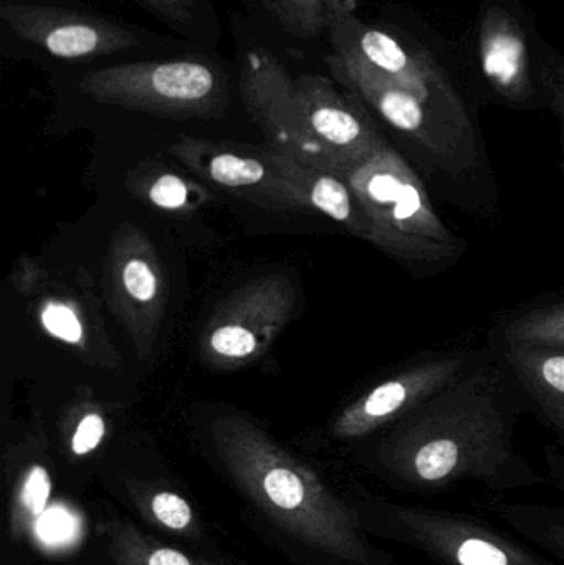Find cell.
Segmentation results:
<instances>
[{
  "label": "cell",
  "instance_id": "obj_1",
  "mask_svg": "<svg viewBox=\"0 0 564 565\" xmlns=\"http://www.w3.org/2000/svg\"><path fill=\"white\" fill-rule=\"evenodd\" d=\"M525 395L496 352L406 417L381 431L371 461L394 490L414 498L473 483L496 491L532 490L540 477L515 444Z\"/></svg>",
  "mask_w": 564,
  "mask_h": 565
},
{
  "label": "cell",
  "instance_id": "obj_2",
  "mask_svg": "<svg viewBox=\"0 0 564 565\" xmlns=\"http://www.w3.org/2000/svg\"><path fill=\"white\" fill-rule=\"evenodd\" d=\"M215 447L238 483L298 536L343 565H391L393 556L366 540L354 508L334 500L313 471L281 450L247 418H219Z\"/></svg>",
  "mask_w": 564,
  "mask_h": 565
},
{
  "label": "cell",
  "instance_id": "obj_3",
  "mask_svg": "<svg viewBox=\"0 0 564 565\" xmlns=\"http://www.w3.org/2000/svg\"><path fill=\"white\" fill-rule=\"evenodd\" d=\"M347 178L370 221L371 244L404 267L433 274L466 252L467 242L444 224L423 179L390 142Z\"/></svg>",
  "mask_w": 564,
  "mask_h": 565
},
{
  "label": "cell",
  "instance_id": "obj_4",
  "mask_svg": "<svg viewBox=\"0 0 564 565\" xmlns=\"http://www.w3.org/2000/svg\"><path fill=\"white\" fill-rule=\"evenodd\" d=\"M331 75L363 105L370 106L413 149L424 174L457 194L490 178L477 132L466 131L434 111L413 93L351 56H327Z\"/></svg>",
  "mask_w": 564,
  "mask_h": 565
},
{
  "label": "cell",
  "instance_id": "obj_5",
  "mask_svg": "<svg viewBox=\"0 0 564 565\" xmlns=\"http://www.w3.org/2000/svg\"><path fill=\"white\" fill-rule=\"evenodd\" d=\"M354 510L364 533L403 544L436 565H562L509 527L477 514L386 500Z\"/></svg>",
  "mask_w": 564,
  "mask_h": 565
},
{
  "label": "cell",
  "instance_id": "obj_6",
  "mask_svg": "<svg viewBox=\"0 0 564 565\" xmlns=\"http://www.w3.org/2000/svg\"><path fill=\"white\" fill-rule=\"evenodd\" d=\"M79 92L102 105L156 118L211 119L227 109V76L198 58L138 62L86 73Z\"/></svg>",
  "mask_w": 564,
  "mask_h": 565
},
{
  "label": "cell",
  "instance_id": "obj_7",
  "mask_svg": "<svg viewBox=\"0 0 564 565\" xmlns=\"http://www.w3.org/2000/svg\"><path fill=\"white\" fill-rule=\"evenodd\" d=\"M334 53L366 63L444 118L477 132L462 96L433 56L358 19L350 0H324Z\"/></svg>",
  "mask_w": 564,
  "mask_h": 565
},
{
  "label": "cell",
  "instance_id": "obj_8",
  "mask_svg": "<svg viewBox=\"0 0 564 565\" xmlns=\"http://www.w3.org/2000/svg\"><path fill=\"white\" fill-rule=\"evenodd\" d=\"M290 278L270 274L235 289L209 318L199 342L207 367L237 371L260 361L297 309Z\"/></svg>",
  "mask_w": 564,
  "mask_h": 565
},
{
  "label": "cell",
  "instance_id": "obj_9",
  "mask_svg": "<svg viewBox=\"0 0 564 565\" xmlns=\"http://www.w3.org/2000/svg\"><path fill=\"white\" fill-rule=\"evenodd\" d=\"M103 288L109 311L128 332L136 354L148 359L164 321L169 285L161 255L136 225H121L113 234Z\"/></svg>",
  "mask_w": 564,
  "mask_h": 565
},
{
  "label": "cell",
  "instance_id": "obj_10",
  "mask_svg": "<svg viewBox=\"0 0 564 565\" xmlns=\"http://www.w3.org/2000/svg\"><path fill=\"white\" fill-rule=\"evenodd\" d=\"M294 86L301 128L321 168L347 175L390 142L363 103L351 93L341 95L327 76L305 73Z\"/></svg>",
  "mask_w": 564,
  "mask_h": 565
},
{
  "label": "cell",
  "instance_id": "obj_11",
  "mask_svg": "<svg viewBox=\"0 0 564 565\" xmlns=\"http://www.w3.org/2000/svg\"><path fill=\"white\" fill-rule=\"evenodd\" d=\"M172 156L215 188L274 211H308L297 189L278 171L267 145L245 146L179 136Z\"/></svg>",
  "mask_w": 564,
  "mask_h": 565
},
{
  "label": "cell",
  "instance_id": "obj_12",
  "mask_svg": "<svg viewBox=\"0 0 564 565\" xmlns=\"http://www.w3.org/2000/svg\"><path fill=\"white\" fill-rule=\"evenodd\" d=\"M13 286L20 295L29 296L35 305L40 328L79 359L98 367H115L116 354L99 315L95 292L78 286L53 282L30 258L17 262Z\"/></svg>",
  "mask_w": 564,
  "mask_h": 565
},
{
  "label": "cell",
  "instance_id": "obj_13",
  "mask_svg": "<svg viewBox=\"0 0 564 565\" xmlns=\"http://www.w3.org/2000/svg\"><path fill=\"white\" fill-rule=\"evenodd\" d=\"M479 355L476 352L434 355L384 379L338 415L334 437L360 440L386 430L469 371Z\"/></svg>",
  "mask_w": 564,
  "mask_h": 565
},
{
  "label": "cell",
  "instance_id": "obj_14",
  "mask_svg": "<svg viewBox=\"0 0 564 565\" xmlns=\"http://www.w3.org/2000/svg\"><path fill=\"white\" fill-rule=\"evenodd\" d=\"M0 17L23 42L33 43L58 58H92L113 55L139 45L125 26L73 10L12 3Z\"/></svg>",
  "mask_w": 564,
  "mask_h": 565
},
{
  "label": "cell",
  "instance_id": "obj_15",
  "mask_svg": "<svg viewBox=\"0 0 564 565\" xmlns=\"http://www.w3.org/2000/svg\"><path fill=\"white\" fill-rule=\"evenodd\" d=\"M241 93L245 109L260 126L268 146L320 166L298 118L294 78L267 50H252L245 56Z\"/></svg>",
  "mask_w": 564,
  "mask_h": 565
},
{
  "label": "cell",
  "instance_id": "obj_16",
  "mask_svg": "<svg viewBox=\"0 0 564 565\" xmlns=\"http://www.w3.org/2000/svg\"><path fill=\"white\" fill-rule=\"evenodd\" d=\"M493 352L522 388L529 411L555 435L546 445V477L564 493V351L493 344Z\"/></svg>",
  "mask_w": 564,
  "mask_h": 565
},
{
  "label": "cell",
  "instance_id": "obj_17",
  "mask_svg": "<svg viewBox=\"0 0 564 565\" xmlns=\"http://www.w3.org/2000/svg\"><path fill=\"white\" fill-rule=\"evenodd\" d=\"M480 62L493 89L512 105L535 98L526 35L519 19L502 7H490L479 29Z\"/></svg>",
  "mask_w": 564,
  "mask_h": 565
},
{
  "label": "cell",
  "instance_id": "obj_18",
  "mask_svg": "<svg viewBox=\"0 0 564 565\" xmlns=\"http://www.w3.org/2000/svg\"><path fill=\"white\" fill-rule=\"evenodd\" d=\"M278 171L297 189L308 211L320 212L361 241H373L370 221L347 175L308 164L288 152L267 145Z\"/></svg>",
  "mask_w": 564,
  "mask_h": 565
},
{
  "label": "cell",
  "instance_id": "obj_19",
  "mask_svg": "<svg viewBox=\"0 0 564 565\" xmlns=\"http://www.w3.org/2000/svg\"><path fill=\"white\" fill-rule=\"evenodd\" d=\"M487 511L526 543L564 565V507L497 500L487 504Z\"/></svg>",
  "mask_w": 564,
  "mask_h": 565
},
{
  "label": "cell",
  "instance_id": "obj_20",
  "mask_svg": "<svg viewBox=\"0 0 564 565\" xmlns=\"http://www.w3.org/2000/svg\"><path fill=\"white\" fill-rule=\"evenodd\" d=\"M128 188L139 201L166 214H192L211 201L202 185L162 164L139 166L129 174Z\"/></svg>",
  "mask_w": 564,
  "mask_h": 565
},
{
  "label": "cell",
  "instance_id": "obj_21",
  "mask_svg": "<svg viewBox=\"0 0 564 565\" xmlns=\"http://www.w3.org/2000/svg\"><path fill=\"white\" fill-rule=\"evenodd\" d=\"M492 341L499 345H532L564 351V299L532 306L509 316L497 326Z\"/></svg>",
  "mask_w": 564,
  "mask_h": 565
},
{
  "label": "cell",
  "instance_id": "obj_22",
  "mask_svg": "<svg viewBox=\"0 0 564 565\" xmlns=\"http://www.w3.org/2000/svg\"><path fill=\"white\" fill-rule=\"evenodd\" d=\"M290 35L313 39L328 30L324 0H262Z\"/></svg>",
  "mask_w": 564,
  "mask_h": 565
},
{
  "label": "cell",
  "instance_id": "obj_23",
  "mask_svg": "<svg viewBox=\"0 0 564 565\" xmlns=\"http://www.w3.org/2000/svg\"><path fill=\"white\" fill-rule=\"evenodd\" d=\"M92 392L86 391V401L76 402L73 411L76 414L70 447L78 457L92 454L102 444L106 435V418L102 408L92 401Z\"/></svg>",
  "mask_w": 564,
  "mask_h": 565
},
{
  "label": "cell",
  "instance_id": "obj_24",
  "mask_svg": "<svg viewBox=\"0 0 564 565\" xmlns=\"http://www.w3.org/2000/svg\"><path fill=\"white\" fill-rule=\"evenodd\" d=\"M540 86L550 108L558 118L564 146V56L542 43L539 65Z\"/></svg>",
  "mask_w": 564,
  "mask_h": 565
},
{
  "label": "cell",
  "instance_id": "obj_25",
  "mask_svg": "<svg viewBox=\"0 0 564 565\" xmlns=\"http://www.w3.org/2000/svg\"><path fill=\"white\" fill-rule=\"evenodd\" d=\"M52 491L49 471L42 465H33L26 473L25 483L22 488V504L32 520H40L46 508V501Z\"/></svg>",
  "mask_w": 564,
  "mask_h": 565
},
{
  "label": "cell",
  "instance_id": "obj_26",
  "mask_svg": "<svg viewBox=\"0 0 564 565\" xmlns=\"http://www.w3.org/2000/svg\"><path fill=\"white\" fill-rule=\"evenodd\" d=\"M152 513L159 523L169 530L182 531L191 524L192 511L181 497L174 493H159L152 500Z\"/></svg>",
  "mask_w": 564,
  "mask_h": 565
},
{
  "label": "cell",
  "instance_id": "obj_27",
  "mask_svg": "<svg viewBox=\"0 0 564 565\" xmlns=\"http://www.w3.org/2000/svg\"><path fill=\"white\" fill-rule=\"evenodd\" d=\"M142 2L174 26H188L192 22L194 0H142Z\"/></svg>",
  "mask_w": 564,
  "mask_h": 565
},
{
  "label": "cell",
  "instance_id": "obj_28",
  "mask_svg": "<svg viewBox=\"0 0 564 565\" xmlns=\"http://www.w3.org/2000/svg\"><path fill=\"white\" fill-rule=\"evenodd\" d=\"M146 565H194L189 557L169 547H155L146 557Z\"/></svg>",
  "mask_w": 564,
  "mask_h": 565
},
{
  "label": "cell",
  "instance_id": "obj_29",
  "mask_svg": "<svg viewBox=\"0 0 564 565\" xmlns=\"http://www.w3.org/2000/svg\"><path fill=\"white\" fill-rule=\"evenodd\" d=\"M43 534L49 540H58V537L65 536V527H70L68 520L63 514L50 513L49 516L45 518V523H43Z\"/></svg>",
  "mask_w": 564,
  "mask_h": 565
}]
</instances>
